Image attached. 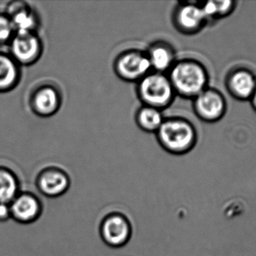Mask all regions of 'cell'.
Masks as SVG:
<instances>
[{"label": "cell", "instance_id": "6da1fadb", "mask_svg": "<svg viewBox=\"0 0 256 256\" xmlns=\"http://www.w3.org/2000/svg\"><path fill=\"white\" fill-rule=\"evenodd\" d=\"M155 134L160 146L173 156L188 154L196 144L195 127L189 120L182 117L164 119V123Z\"/></svg>", "mask_w": 256, "mask_h": 256}, {"label": "cell", "instance_id": "7a4b0ae2", "mask_svg": "<svg viewBox=\"0 0 256 256\" xmlns=\"http://www.w3.org/2000/svg\"><path fill=\"white\" fill-rule=\"evenodd\" d=\"M167 75L176 94L185 99H194L208 88L207 70L197 60L192 59L177 60Z\"/></svg>", "mask_w": 256, "mask_h": 256}, {"label": "cell", "instance_id": "3957f363", "mask_svg": "<svg viewBox=\"0 0 256 256\" xmlns=\"http://www.w3.org/2000/svg\"><path fill=\"white\" fill-rule=\"evenodd\" d=\"M136 93L142 105L166 109L171 105L176 94L168 75L152 72L136 83Z\"/></svg>", "mask_w": 256, "mask_h": 256}, {"label": "cell", "instance_id": "277c9868", "mask_svg": "<svg viewBox=\"0 0 256 256\" xmlns=\"http://www.w3.org/2000/svg\"><path fill=\"white\" fill-rule=\"evenodd\" d=\"M116 75L127 82H138L152 71L146 51L126 50L120 53L114 63Z\"/></svg>", "mask_w": 256, "mask_h": 256}, {"label": "cell", "instance_id": "5b68a950", "mask_svg": "<svg viewBox=\"0 0 256 256\" xmlns=\"http://www.w3.org/2000/svg\"><path fill=\"white\" fill-rule=\"evenodd\" d=\"M132 234L130 221L120 212H112L102 221L100 234L103 241L112 248H121L127 244Z\"/></svg>", "mask_w": 256, "mask_h": 256}, {"label": "cell", "instance_id": "8992f818", "mask_svg": "<svg viewBox=\"0 0 256 256\" xmlns=\"http://www.w3.org/2000/svg\"><path fill=\"white\" fill-rule=\"evenodd\" d=\"M172 21L174 28L184 35L196 34L207 24L200 4L191 2H180L174 7Z\"/></svg>", "mask_w": 256, "mask_h": 256}, {"label": "cell", "instance_id": "52a82bcc", "mask_svg": "<svg viewBox=\"0 0 256 256\" xmlns=\"http://www.w3.org/2000/svg\"><path fill=\"white\" fill-rule=\"evenodd\" d=\"M10 44L12 58L20 64L36 63L43 51L40 38L33 32H16Z\"/></svg>", "mask_w": 256, "mask_h": 256}, {"label": "cell", "instance_id": "ba28073f", "mask_svg": "<svg viewBox=\"0 0 256 256\" xmlns=\"http://www.w3.org/2000/svg\"><path fill=\"white\" fill-rule=\"evenodd\" d=\"M70 180L64 168L50 166L44 168L36 177L38 190L48 198H56L66 194L70 187Z\"/></svg>", "mask_w": 256, "mask_h": 256}, {"label": "cell", "instance_id": "9c48e42d", "mask_svg": "<svg viewBox=\"0 0 256 256\" xmlns=\"http://www.w3.org/2000/svg\"><path fill=\"white\" fill-rule=\"evenodd\" d=\"M226 100L218 90L207 88L194 99V109L201 120H219L225 114Z\"/></svg>", "mask_w": 256, "mask_h": 256}, {"label": "cell", "instance_id": "30bf717a", "mask_svg": "<svg viewBox=\"0 0 256 256\" xmlns=\"http://www.w3.org/2000/svg\"><path fill=\"white\" fill-rule=\"evenodd\" d=\"M9 204L12 217L20 223L36 222L43 213L42 201L32 192L18 194Z\"/></svg>", "mask_w": 256, "mask_h": 256}, {"label": "cell", "instance_id": "8fae6325", "mask_svg": "<svg viewBox=\"0 0 256 256\" xmlns=\"http://www.w3.org/2000/svg\"><path fill=\"white\" fill-rule=\"evenodd\" d=\"M61 92L51 84L38 87L32 96V108L40 117H48L58 112L62 106Z\"/></svg>", "mask_w": 256, "mask_h": 256}, {"label": "cell", "instance_id": "7c38bea8", "mask_svg": "<svg viewBox=\"0 0 256 256\" xmlns=\"http://www.w3.org/2000/svg\"><path fill=\"white\" fill-rule=\"evenodd\" d=\"M153 72L164 73L170 72L177 60L172 46L164 42H154L146 51Z\"/></svg>", "mask_w": 256, "mask_h": 256}, {"label": "cell", "instance_id": "4fadbf2b", "mask_svg": "<svg viewBox=\"0 0 256 256\" xmlns=\"http://www.w3.org/2000/svg\"><path fill=\"white\" fill-rule=\"evenodd\" d=\"M228 91L234 97L246 100L251 99L256 89V78L248 69H237L230 73L227 81Z\"/></svg>", "mask_w": 256, "mask_h": 256}, {"label": "cell", "instance_id": "5bb4252c", "mask_svg": "<svg viewBox=\"0 0 256 256\" xmlns=\"http://www.w3.org/2000/svg\"><path fill=\"white\" fill-rule=\"evenodd\" d=\"M7 16L10 18L16 32H33L38 26L36 12L24 3H13L9 6Z\"/></svg>", "mask_w": 256, "mask_h": 256}, {"label": "cell", "instance_id": "9a60e30c", "mask_svg": "<svg viewBox=\"0 0 256 256\" xmlns=\"http://www.w3.org/2000/svg\"><path fill=\"white\" fill-rule=\"evenodd\" d=\"M162 111L142 105L137 110L135 115L136 123L143 132L147 133H156L164 123Z\"/></svg>", "mask_w": 256, "mask_h": 256}, {"label": "cell", "instance_id": "2e32d148", "mask_svg": "<svg viewBox=\"0 0 256 256\" xmlns=\"http://www.w3.org/2000/svg\"><path fill=\"white\" fill-rule=\"evenodd\" d=\"M19 69L12 57L0 54V92L12 90L18 84Z\"/></svg>", "mask_w": 256, "mask_h": 256}, {"label": "cell", "instance_id": "e0dca14e", "mask_svg": "<svg viewBox=\"0 0 256 256\" xmlns=\"http://www.w3.org/2000/svg\"><path fill=\"white\" fill-rule=\"evenodd\" d=\"M18 177L10 170L0 167V203L10 204L19 194Z\"/></svg>", "mask_w": 256, "mask_h": 256}, {"label": "cell", "instance_id": "ac0fdd59", "mask_svg": "<svg viewBox=\"0 0 256 256\" xmlns=\"http://www.w3.org/2000/svg\"><path fill=\"white\" fill-rule=\"evenodd\" d=\"M233 4L234 3L231 1L208 2L202 5L200 4V6L208 22L210 20L216 19L230 14L234 8Z\"/></svg>", "mask_w": 256, "mask_h": 256}, {"label": "cell", "instance_id": "d6986e66", "mask_svg": "<svg viewBox=\"0 0 256 256\" xmlns=\"http://www.w3.org/2000/svg\"><path fill=\"white\" fill-rule=\"evenodd\" d=\"M16 33L14 27L7 15H0V45L10 42Z\"/></svg>", "mask_w": 256, "mask_h": 256}, {"label": "cell", "instance_id": "ffe728a7", "mask_svg": "<svg viewBox=\"0 0 256 256\" xmlns=\"http://www.w3.org/2000/svg\"><path fill=\"white\" fill-rule=\"evenodd\" d=\"M10 217L12 215H10V204L0 203V222H4Z\"/></svg>", "mask_w": 256, "mask_h": 256}, {"label": "cell", "instance_id": "44dd1931", "mask_svg": "<svg viewBox=\"0 0 256 256\" xmlns=\"http://www.w3.org/2000/svg\"><path fill=\"white\" fill-rule=\"evenodd\" d=\"M251 100H252V105H254V108L256 110V89L255 92H254V95H252V97H251Z\"/></svg>", "mask_w": 256, "mask_h": 256}]
</instances>
